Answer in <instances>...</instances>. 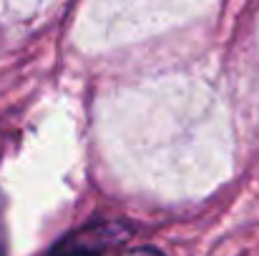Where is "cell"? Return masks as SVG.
Segmentation results:
<instances>
[{
  "instance_id": "obj_1",
  "label": "cell",
  "mask_w": 259,
  "mask_h": 256,
  "mask_svg": "<svg viewBox=\"0 0 259 256\" xmlns=\"http://www.w3.org/2000/svg\"><path fill=\"white\" fill-rule=\"evenodd\" d=\"M128 229L118 221H93L56 241L43 256H108L126 239Z\"/></svg>"
},
{
  "instance_id": "obj_2",
  "label": "cell",
  "mask_w": 259,
  "mask_h": 256,
  "mask_svg": "<svg viewBox=\"0 0 259 256\" xmlns=\"http://www.w3.org/2000/svg\"><path fill=\"white\" fill-rule=\"evenodd\" d=\"M123 256H161V251H156V249H151V246H139V249L126 251Z\"/></svg>"
},
{
  "instance_id": "obj_3",
  "label": "cell",
  "mask_w": 259,
  "mask_h": 256,
  "mask_svg": "<svg viewBox=\"0 0 259 256\" xmlns=\"http://www.w3.org/2000/svg\"><path fill=\"white\" fill-rule=\"evenodd\" d=\"M8 241H5V224H3V203H0V256H5Z\"/></svg>"
}]
</instances>
